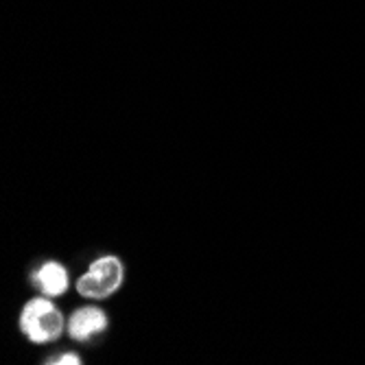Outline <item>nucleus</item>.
<instances>
[{
	"mask_svg": "<svg viewBox=\"0 0 365 365\" xmlns=\"http://www.w3.org/2000/svg\"><path fill=\"white\" fill-rule=\"evenodd\" d=\"M63 315L55 309L46 297H36L24 304L20 315V328L33 344H48L55 341L63 333Z\"/></svg>",
	"mask_w": 365,
	"mask_h": 365,
	"instance_id": "obj_1",
	"label": "nucleus"
},
{
	"mask_svg": "<svg viewBox=\"0 0 365 365\" xmlns=\"http://www.w3.org/2000/svg\"><path fill=\"white\" fill-rule=\"evenodd\" d=\"M125 278L123 262L116 256H101L90 264V269L77 280V291L90 300H103L120 289Z\"/></svg>",
	"mask_w": 365,
	"mask_h": 365,
	"instance_id": "obj_2",
	"label": "nucleus"
},
{
	"mask_svg": "<svg viewBox=\"0 0 365 365\" xmlns=\"http://www.w3.org/2000/svg\"><path fill=\"white\" fill-rule=\"evenodd\" d=\"M106 326H108V317L101 309L98 307H83L71 315L68 335L77 341H86L98 333H103Z\"/></svg>",
	"mask_w": 365,
	"mask_h": 365,
	"instance_id": "obj_3",
	"label": "nucleus"
},
{
	"mask_svg": "<svg viewBox=\"0 0 365 365\" xmlns=\"http://www.w3.org/2000/svg\"><path fill=\"white\" fill-rule=\"evenodd\" d=\"M33 280H36V284L46 295H61L66 289H68V272L55 260L44 262L36 272V276H33Z\"/></svg>",
	"mask_w": 365,
	"mask_h": 365,
	"instance_id": "obj_4",
	"label": "nucleus"
},
{
	"mask_svg": "<svg viewBox=\"0 0 365 365\" xmlns=\"http://www.w3.org/2000/svg\"><path fill=\"white\" fill-rule=\"evenodd\" d=\"M48 363H53V365H79L81 359H79L77 354H61V356L51 359Z\"/></svg>",
	"mask_w": 365,
	"mask_h": 365,
	"instance_id": "obj_5",
	"label": "nucleus"
}]
</instances>
